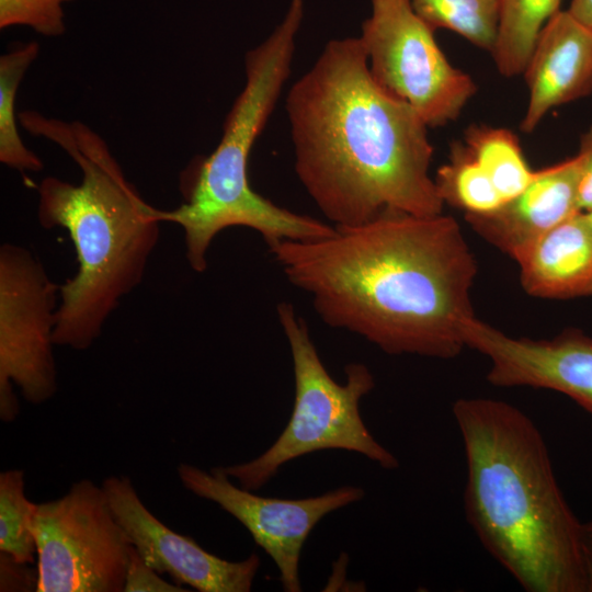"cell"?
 <instances>
[{
  "label": "cell",
  "instance_id": "obj_27",
  "mask_svg": "<svg viewBox=\"0 0 592 592\" xmlns=\"http://www.w3.org/2000/svg\"><path fill=\"white\" fill-rule=\"evenodd\" d=\"M569 13L592 30V0H571Z\"/></svg>",
  "mask_w": 592,
  "mask_h": 592
},
{
  "label": "cell",
  "instance_id": "obj_6",
  "mask_svg": "<svg viewBox=\"0 0 592 592\" xmlns=\"http://www.w3.org/2000/svg\"><path fill=\"white\" fill-rule=\"evenodd\" d=\"M277 317L293 361L295 397L291 418L264 453L247 463L223 466L225 474L241 488L255 491L286 463L323 449L355 452L385 469L398 467L397 458L374 439L360 414V400L375 387L368 367L351 363L344 367L345 383H337L294 306L280 303Z\"/></svg>",
  "mask_w": 592,
  "mask_h": 592
},
{
  "label": "cell",
  "instance_id": "obj_24",
  "mask_svg": "<svg viewBox=\"0 0 592 592\" xmlns=\"http://www.w3.org/2000/svg\"><path fill=\"white\" fill-rule=\"evenodd\" d=\"M577 156L580 161L579 206L585 213L592 210V125L581 136Z\"/></svg>",
  "mask_w": 592,
  "mask_h": 592
},
{
  "label": "cell",
  "instance_id": "obj_1",
  "mask_svg": "<svg viewBox=\"0 0 592 592\" xmlns=\"http://www.w3.org/2000/svg\"><path fill=\"white\" fill-rule=\"evenodd\" d=\"M270 252L330 327L391 355L448 360L474 317L476 258L458 221L444 213L386 212L334 226L315 240H282Z\"/></svg>",
  "mask_w": 592,
  "mask_h": 592
},
{
  "label": "cell",
  "instance_id": "obj_5",
  "mask_svg": "<svg viewBox=\"0 0 592 592\" xmlns=\"http://www.w3.org/2000/svg\"><path fill=\"white\" fill-rule=\"evenodd\" d=\"M304 0H292L281 23L244 56L246 83L228 112L215 150L183 172V203L173 209L151 206L159 223L184 231L185 257L195 272L207 269L213 239L229 227L258 231L269 247L282 240H315L334 226L277 206L252 190L248 180L251 149L270 118L289 77Z\"/></svg>",
  "mask_w": 592,
  "mask_h": 592
},
{
  "label": "cell",
  "instance_id": "obj_12",
  "mask_svg": "<svg viewBox=\"0 0 592 592\" xmlns=\"http://www.w3.org/2000/svg\"><path fill=\"white\" fill-rule=\"evenodd\" d=\"M102 487L114 515L140 557L174 583L200 592H248L260 568L257 554L229 561L160 522L143 503L126 476L107 477Z\"/></svg>",
  "mask_w": 592,
  "mask_h": 592
},
{
  "label": "cell",
  "instance_id": "obj_28",
  "mask_svg": "<svg viewBox=\"0 0 592 592\" xmlns=\"http://www.w3.org/2000/svg\"><path fill=\"white\" fill-rule=\"evenodd\" d=\"M583 213H584V212H583ZM585 215H587V217H588L589 221H590V223H591V225H592V210H590V212H585Z\"/></svg>",
  "mask_w": 592,
  "mask_h": 592
},
{
  "label": "cell",
  "instance_id": "obj_18",
  "mask_svg": "<svg viewBox=\"0 0 592 592\" xmlns=\"http://www.w3.org/2000/svg\"><path fill=\"white\" fill-rule=\"evenodd\" d=\"M38 52V44L29 42L14 46L0 57V161L22 173L38 172L44 168L42 159L24 145L15 117L18 88Z\"/></svg>",
  "mask_w": 592,
  "mask_h": 592
},
{
  "label": "cell",
  "instance_id": "obj_8",
  "mask_svg": "<svg viewBox=\"0 0 592 592\" xmlns=\"http://www.w3.org/2000/svg\"><path fill=\"white\" fill-rule=\"evenodd\" d=\"M360 39L375 81L412 106L429 128L455 122L477 92L454 67L410 0H372Z\"/></svg>",
  "mask_w": 592,
  "mask_h": 592
},
{
  "label": "cell",
  "instance_id": "obj_13",
  "mask_svg": "<svg viewBox=\"0 0 592 592\" xmlns=\"http://www.w3.org/2000/svg\"><path fill=\"white\" fill-rule=\"evenodd\" d=\"M579 157L536 170L531 183L496 210L465 215L470 228L515 262L542 236L581 212Z\"/></svg>",
  "mask_w": 592,
  "mask_h": 592
},
{
  "label": "cell",
  "instance_id": "obj_23",
  "mask_svg": "<svg viewBox=\"0 0 592 592\" xmlns=\"http://www.w3.org/2000/svg\"><path fill=\"white\" fill-rule=\"evenodd\" d=\"M186 592L177 583L168 582L161 574L152 569L136 551L130 548L126 568L124 592Z\"/></svg>",
  "mask_w": 592,
  "mask_h": 592
},
{
  "label": "cell",
  "instance_id": "obj_3",
  "mask_svg": "<svg viewBox=\"0 0 592 592\" xmlns=\"http://www.w3.org/2000/svg\"><path fill=\"white\" fill-rule=\"evenodd\" d=\"M467 520L487 551L530 592H585L582 522L555 476L534 421L513 405L460 398Z\"/></svg>",
  "mask_w": 592,
  "mask_h": 592
},
{
  "label": "cell",
  "instance_id": "obj_20",
  "mask_svg": "<svg viewBox=\"0 0 592 592\" xmlns=\"http://www.w3.org/2000/svg\"><path fill=\"white\" fill-rule=\"evenodd\" d=\"M417 14L434 31H452L491 53L497 37L499 0H410Z\"/></svg>",
  "mask_w": 592,
  "mask_h": 592
},
{
  "label": "cell",
  "instance_id": "obj_25",
  "mask_svg": "<svg viewBox=\"0 0 592 592\" xmlns=\"http://www.w3.org/2000/svg\"><path fill=\"white\" fill-rule=\"evenodd\" d=\"M0 590H31V580L37 581V573L31 576L32 569H29V563H21L14 560L11 556L0 553Z\"/></svg>",
  "mask_w": 592,
  "mask_h": 592
},
{
  "label": "cell",
  "instance_id": "obj_22",
  "mask_svg": "<svg viewBox=\"0 0 592 592\" xmlns=\"http://www.w3.org/2000/svg\"><path fill=\"white\" fill-rule=\"evenodd\" d=\"M73 0H0V29L27 26L57 37L66 32L62 3Z\"/></svg>",
  "mask_w": 592,
  "mask_h": 592
},
{
  "label": "cell",
  "instance_id": "obj_10",
  "mask_svg": "<svg viewBox=\"0 0 592 592\" xmlns=\"http://www.w3.org/2000/svg\"><path fill=\"white\" fill-rule=\"evenodd\" d=\"M177 470L190 492L215 502L248 530L254 543L274 561L286 592L301 591L300 554L317 523L330 512L365 496L361 488L344 486L317 497L267 498L234 485L221 467L205 471L190 464H180Z\"/></svg>",
  "mask_w": 592,
  "mask_h": 592
},
{
  "label": "cell",
  "instance_id": "obj_7",
  "mask_svg": "<svg viewBox=\"0 0 592 592\" xmlns=\"http://www.w3.org/2000/svg\"><path fill=\"white\" fill-rule=\"evenodd\" d=\"M36 592H123L132 542L103 487L79 480L36 503Z\"/></svg>",
  "mask_w": 592,
  "mask_h": 592
},
{
  "label": "cell",
  "instance_id": "obj_14",
  "mask_svg": "<svg viewBox=\"0 0 592 592\" xmlns=\"http://www.w3.org/2000/svg\"><path fill=\"white\" fill-rule=\"evenodd\" d=\"M522 76L528 102L520 128L532 133L550 110L592 93V30L560 10L542 30Z\"/></svg>",
  "mask_w": 592,
  "mask_h": 592
},
{
  "label": "cell",
  "instance_id": "obj_9",
  "mask_svg": "<svg viewBox=\"0 0 592 592\" xmlns=\"http://www.w3.org/2000/svg\"><path fill=\"white\" fill-rule=\"evenodd\" d=\"M57 286L43 264L26 248H0V418L12 422L23 398L41 405L57 391L53 354Z\"/></svg>",
  "mask_w": 592,
  "mask_h": 592
},
{
  "label": "cell",
  "instance_id": "obj_16",
  "mask_svg": "<svg viewBox=\"0 0 592 592\" xmlns=\"http://www.w3.org/2000/svg\"><path fill=\"white\" fill-rule=\"evenodd\" d=\"M562 0H499V21L491 50L501 76H521L546 23Z\"/></svg>",
  "mask_w": 592,
  "mask_h": 592
},
{
  "label": "cell",
  "instance_id": "obj_15",
  "mask_svg": "<svg viewBox=\"0 0 592 592\" xmlns=\"http://www.w3.org/2000/svg\"><path fill=\"white\" fill-rule=\"evenodd\" d=\"M516 263L522 288L533 297L592 296V225L585 213L579 212L550 229Z\"/></svg>",
  "mask_w": 592,
  "mask_h": 592
},
{
  "label": "cell",
  "instance_id": "obj_19",
  "mask_svg": "<svg viewBox=\"0 0 592 592\" xmlns=\"http://www.w3.org/2000/svg\"><path fill=\"white\" fill-rule=\"evenodd\" d=\"M434 181L444 205L456 207L465 215L488 214L504 203L464 143L452 145L449 160L439 168Z\"/></svg>",
  "mask_w": 592,
  "mask_h": 592
},
{
  "label": "cell",
  "instance_id": "obj_4",
  "mask_svg": "<svg viewBox=\"0 0 592 592\" xmlns=\"http://www.w3.org/2000/svg\"><path fill=\"white\" fill-rule=\"evenodd\" d=\"M22 127L61 148L79 167L78 184L46 177L37 187L43 228L67 230L78 270L59 285L55 345L89 349L123 297L143 281L161 223L126 179L105 140L80 121L18 114Z\"/></svg>",
  "mask_w": 592,
  "mask_h": 592
},
{
  "label": "cell",
  "instance_id": "obj_26",
  "mask_svg": "<svg viewBox=\"0 0 592 592\" xmlns=\"http://www.w3.org/2000/svg\"><path fill=\"white\" fill-rule=\"evenodd\" d=\"M581 554L585 592H592V521L581 525Z\"/></svg>",
  "mask_w": 592,
  "mask_h": 592
},
{
  "label": "cell",
  "instance_id": "obj_11",
  "mask_svg": "<svg viewBox=\"0 0 592 592\" xmlns=\"http://www.w3.org/2000/svg\"><path fill=\"white\" fill-rule=\"evenodd\" d=\"M462 330L466 348L489 360L491 385L554 390L592 417V338L583 331L570 328L550 339L512 337L476 316Z\"/></svg>",
  "mask_w": 592,
  "mask_h": 592
},
{
  "label": "cell",
  "instance_id": "obj_17",
  "mask_svg": "<svg viewBox=\"0 0 592 592\" xmlns=\"http://www.w3.org/2000/svg\"><path fill=\"white\" fill-rule=\"evenodd\" d=\"M463 143L504 202L522 192L536 174L517 136L508 128L473 124L466 128Z\"/></svg>",
  "mask_w": 592,
  "mask_h": 592
},
{
  "label": "cell",
  "instance_id": "obj_21",
  "mask_svg": "<svg viewBox=\"0 0 592 592\" xmlns=\"http://www.w3.org/2000/svg\"><path fill=\"white\" fill-rule=\"evenodd\" d=\"M36 503L25 496L24 471L0 474V553L21 563H33L36 540L33 530Z\"/></svg>",
  "mask_w": 592,
  "mask_h": 592
},
{
  "label": "cell",
  "instance_id": "obj_2",
  "mask_svg": "<svg viewBox=\"0 0 592 592\" xmlns=\"http://www.w3.org/2000/svg\"><path fill=\"white\" fill-rule=\"evenodd\" d=\"M285 109L296 175L334 226L443 213L429 126L375 81L360 37L329 41Z\"/></svg>",
  "mask_w": 592,
  "mask_h": 592
}]
</instances>
